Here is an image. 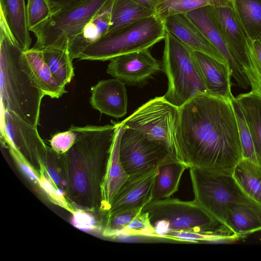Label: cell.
Segmentation results:
<instances>
[{
    "mask_svg": "<svg viewBox=\"0 0 261 261\" xmlns=\"http://www.w3.org/2000/svg\"><path fill=\"white\" fill-rule=\"evenodd\" d=\"M179 110L176 140L181 162L188 168L232 175L243 155L231 100L200 94Z\"/></svg>",
    "mask_w": 261,
    "mask_h": 261,
    "instance_id": "1",
    "label": "cell"
},
{
    "mask_svg": "<svg viewBox=\"0 0 261 261\" xmlns=\"http://www.w3.org/2000/svg\"><path fill=\"white\" fill-rule=\"evenodd\" d=\"M118 126L114 123L69 128L76 139L63 153L62 162L67 167L69 194L81 205L92 206L96 201L101 207L102 185Z\"/></svg>",
    "mask_w": 261,
    "mask_h": 261,
    "instance_id": "2",
    "label": "cell"
},
{
    "mask_svg": "<svg viewBox=\"0 0 261 261\" xmlns=\"http://www.w3.org/2000/svg\"><path fill=\"white\" fill-rule=\"evenodd\" d=\"M22 52L0 14L1 110L14 112L37 127L45 95L23 69L20 63Z\"/></svg>",
    "mask_w": 261,
    "mask_h": 261,
    "instance_id": "3",
    "label": "cell"
},
{
    "mask_svg": "<svg viewBox=\"0 0 261 261\" xmlns=\"http://www.w3.org/2000/svg\"><path fill=\"white\" fill-rule=\"evenodd\" d=\"M163 21L156 15L139 19L87 44L79 53L80 60H110L123 54L148 49L164 39Z\"/></svg>",
    "mask_w": 261,
    "mask_h": 261,
    "instance_id": "4",
    "label": "cell"
},
{
    "mask_svg": "<svg viewBox=\"0 0 261 261\" xmlns=\"http://www.w3.org/2000/svg\"><path fill=\"white\" fill-rule=\"evenodd\" d=\"M164 40L162 67L168 79L165 99L180 107L198 94L211 95L194 50L166 31Z\"/></svg>",
    "mask_w": 261,
    "mask_h": 261,
    "instance_id": "5",
    "label": "cell"
},
{
    "mask_svg": "<svg viewBox=\"0 0 261 261\" xmlns=\"http://www.w3.org/2000/svg\"><path fill=\"white\" fill-rule=\"evenodd\" d=\"M142 212L148 214L158 238H164L172 230L212 231L221 224L195 199L183 201L168 198L151 200L144 206Z\"/></svg>",
    "mask_w": 261,
    "mask_h": 261,
    "instance_id": "6",
    "label": "cell"
},
{
    "mask_svg": "<svg viewBox=\"0 0 261 261\" xmlns=\"http://www.w3.org/2000/svg\"><path fill=\"white\" fill-rule=\"evenodd\" d=\"M114 0H89L66 12L51 15L32 29L36 41L33 48H58L69 51V45L81 35L84 26L96 15L111 9Z\"/></svg>",
    "mask_w": 261,
    "mask_h": 261,
    "instance_id": "7",
    "label": "cell"
},
{
    "mask_svg": "<svg viewBox=\"0 0 261 261\" xmlns=\"http://www.w3.org/2000/svg\"><path fill=\"white\" fill-rule=\"evenodd\" d=\"M179 118V107L162 96L143 104L121 123L142 133L149 140L164 145L172 158L181 162L176 140Z\"/></svg>",
    "mask_w": 261,
    "mask_h": 261,
    "instance_id": "8",
    "label": "cell"
},
{
    "mask_svg": "<svg viewBox=\"0 0 261 261\" xmlns=\"http://www.w3.org/2000/svg\"><path fill=\"white\" fill-rule=\"evenodd\" d=\"M189 169L194 199L214 219L228 226L229 206L249 197L232 175L196 167Z\"/></svg>",
    "mask_w": 261,
    "mask_h": 261,
    "instance_id": "9",
    "label": "cell"
},
{
    "mask_svg": "<svg viewBox=\"0 0 261 261\" xmlns=\"http://www.w3.org/2000/svg\"><path fill=\"white\" fill-rule=\"evenodd\" d=\"M122 126L119 157L128 175L165 162L176 161L164 145L149 140L142 133L122 123Z\"/></svg>",
    "mask_w": 261,
    "mask_h": 261,
    "instance_id": "10",
    "label": "cell"
},
{
    "mask_svg": "<svg viewBox=\"0 0 261 261\" xmlns=\"http://www.w3.org/2000/svg\"><path fill=\"white\" fill-rule=\"evenodd\" d=\"M1 141L31 165H43L47 146L37 127L9 111L1 110Z\"/></svg>",
    "mask_w": 261,
    "mask_h": 261,
    "instance_id": "11",
    "label": "cell"
},
{
    "mask_svg": "<svg viewBox=\"0 0 261 261\" xmlns=\"http://www.w3.org/2000/svg\"><path fill=\"white\" fill-rule=\"evenodd\" d=\"M110 61L107 73L130 86L144 85L161 67L149 48L119 55Z\"/></svg>",
    "mask_w": 261,
    "mask_h": 261,
    "instance_id": "12",
    "label": "cell"
},
{
    "mask_svg": "<svg viewBox=\"0 0 261 261\" xmlns=\"http://www.w3.org/2000/svg\"><path fill=\"white\" fill-rule=\"evenodd\" d=\"M185 14L226 60L231 71V76L238 86L247 89L250 86L248 79L242 67L234 59L226 39L214 18L211 6L199 8Z\"/></svg>",
    "mask_w": 261,
    "mask_h": 261,
    "instance_id": "13",
    "label": "cell"
},
{
    "mask_svg": "<svg viewBox=\"0 0 261 261\" xmlns=\"http://www.w3.org/2000/svg\"><path fill=\"white\" fill-rule=\"evenodd\" d=\"M158 166L148 168L129 175L115 197L108 214L143 207L151 201V192Z\"/></svg>",
    "mask_w": 261,
    "mask_h": 261,
    "instance_id": "14",
    "label": "cell"
},
{
    "mask_svg": "<svg viewBox=\"0 0 261 261\" xmlns=\"http://www.w3.org/2000/svg\"><path fill=\"white\" fill-rule=\"evenodd\" d=\"M20 63L33 85L45 96L59 98L67 92L66 85L53 75L40 50L32 47L23 51Z\"/></svg>",
    "mask_w": 261,
    "mask_h": 261,
    "instance_id": "15",
    "label": "cell"
},
{
    "mask_svg": "<svg viewBox=\"0 0 261 261\" xmlns=\"http://www.w3.org/2000/svg\"><path fill=\"white\" fill-rule=\"evenodd\" d=\"M90 102L102 114L116 118L127 113V95L125 84L114 78L98 82L91 88Z\"/></svg>",
    "mask_w": 261,
    "mask_h": 261,
    "instance_id": "16",
    "label": "cell"
},
{
    "mask_svg": "<svg viewBox=\"0 0 261 261\" xmlns=\"http://www.w3.org/2000/svg\"><path fill=\"white\" fill-rule=\"evenodd\" d=\"M163 21L166 31L174 35L193 50L206 54L229 65L221 54L209 42L201 31L185 13L167 16Z\"/></svg>",
    "mask_w": 261,
    "mask_h": 261,
    "instance_id": "17",
    "label": "cell"
},
{
    "mask_svg": "<svg viewBox=\"0 0 261 261\" xmlns=\"http://www.w3.org/2000/svg\"><path fill=\"white\" fill-rule=\"evenodd\" d=\"M205 86L211 95L231 100V71L229 65L194 50Z\"/></svg>",
    "mask_w": 261,
    "mask_h": 261,
    "instance_id": "18",
    "label": "cell"
},
{
    "mask_svg": "<svg viewBox=\"0 0 261 261\" xmlns=\"http://www.w3.org/2000/svg\"><path fill=\"white\" fill-rule=\"evenodd\" d=\"M227 224L241 239L261 230V204L247 197L230 205Z\"/></svg>",
    "mask_w": 261,
    "mask_h": 261,
    "instance_id": "19",
    "label": "cell"
},
{
    "mask_svg": "<svg viewBox=\"0 0 261 261\" xmlns=\"http://www.w3.org/2000/svg\"><path fill=\"white\" fill-rule=\"evenodd\" d=\"M122 126L121 122L118 123L117 133L102 185L101 208L107 211L110 209L115 197L129 176L119 157V142Z\"/></svg>",
    "mask_w": 261,
    "mask_h": 261,
    "instance_id": "20",
    "label": "cell"
},
{
    "mask_svg": "<svg viewBox=\"0 0 261 261\" xmlns=\"http://www.w3.org/2000/svg\"><path fill=\"white\" fill-rule=\"evenodd\" d=\"M0 14L16 42L23 51L30 49L32 39L28 27L25 0H0Z\"/></svg>",
    "mask_w": 261,
    "mask_h": 261,
    "instance_id": "21",
    "label": "cell"
},
{
    "mask_svg": "<svg viewBox=\"0 0 261 261\" xmlns=\"http://www.w3.org/2000/svg\"><path fill=\"white\" fill-rule=\"evenodd\" d=\"M188 167L183 163L172 161L158 166L151 192V200L170 198L178 190L179 183Z\"/></svg>",
    "mask_w": 261,
    "mask_h": 261,
    "instance_id": "22",
    "label": "cell"
},
{
    "mask_svg": "<svg viewBox=\"0 0 261 261\" xmlns=\"http://www.w3.org/2000/svg\"><path fill=\"white\" fill-rule=\"evenodd\" d=\"M248 124L257 164L261 165V96L251 92L235 97Z\"/></svg>",
    "mask_w": 261,
    "mask_h": 261,
    "instance_id": "23",
    "label": "cell"
},
{
    "mask_svg": "<svg viewBox=\"0 0 261 261\" xmlns=\"http://www.w3.org/2000/svg\"><path fill=\"white\" fill-rule=\"evenodd\" d=\"M232 176L248 197L261 204V165L242 158L235 166Z\"/></svg>",
    "mask_w": 261,
    "mask_h": 261,
    "instance_id": "24",
    "label": "cell"
},
{
    "mask_svg": "<svg viewBox=\"0 0 261 261\" xmlns=\"http://www.w3.org/2000/svg\"><path fill=\"white\" fill-rule=\"evenodd\" d=\"M232 3L247 37L261 39V0H232Z\"/></svg>",
    "mask_w": 261,
    "mask_h": 261,
    "instance_id": "25",
    "label": "cell"
},
{
    "mask_svg": "<svg viewBox=\"0 0 261 261\" xmlns=\"http://www.w3.org/2000/svg\"><path fill=\"white\" fill-rule=\"evenodd\" d=\"M155 13L132 0H114L111 8V25L107 33Z\"/></svg>",
    "mask_w": 261,
    "mask_h": 261,
    "instance_id": "26",
    "label": "cell"
},
{
    "mask_svg": "<svg viewBox=\"0 0 261 261\" xmlns=\"http://www.w3.org/2000/svg\"><path fill=\"white\" fill-rule=\"evenodd\" d=\"M208 6L233 8L232 0H165L159 2L155 15L163 20L172 15L186 13Z\"/></svg>",
    "mask_w": 261,
    "mask_h": 261,
    "instance_id": "27",
    "label": "cell"
},
{
    "mask_svg": "<svg viewBox=\"0 0 261 261\" xmlns=\"http://www.w3.org/2000/svg\"><path fill=\"white\" fill-rule=\"evenodd\" d=\"M53 75L66 85L74 75L72 59L68 50L50 47L40 50Z\"/></svg>",
    "mask_w": 261,
    "mask_h": 261,
    "instance_id": "28",
    "label": "cell"
},
{
    "mask_svg": "<svg viewBox=\"0 0 261 261\" xmlns=\"http://www.w3.org/2000/svg\"><path fill=\"white\" fill-rule=\"evenodd\" d=\"M110 25L111 9L101 12L90 20L84 26L81 35L72 41V44L80 51L87 44L105 35Z\"/></svg>",
    "mask_w": 261,
    "mask_h": 261,
    "instance_id": "29",
    "label": "cell"
},
{
    "mask_svg": "<svg viewBox=\"0 0 261 261\" xmlns=\"http://www.w3.org/2000/svg\"><path fill=\"white\" fill-rule=\"evenodd\" d=\"M231 102L237 122L240 140L242 149L243 158L257 163L252 139L243 114L233 97Z\"/></svg>",
    "mask_w": 261,
    "mask_h": 261,
    "instance_id": "30",
    "label": "cell"
},
{
    "mask_svg": "<svg viewBox=\"0 0 261 261\" xmlns=\"http://www.w3.org/2000/svg\"><path fill=\"white\" fill-rule=\"evenodd\" d=\"M143 207H137L108 214V219L104 234L117 237L136 216L141 213Z\"/></svg>",
    "mask_w": 261,
    "mask_h": 261,
    "instance_id": "31",
    "label": "cell"
},
{
    "mask_svg": "<svg viewBox=\"0 0 261 261\" xmlns=\"http://www.w3.org/2000/svg\"><path fill=\"white\" fill-rule=\"evenodd\" d=\"M145 236L158 238L155 230L152 225L148 214L141 212L136 216L125 228L121 230L117 237Z\"/></svg>",
    "mask_w": 261,
    "mask_h": 261,
    "instance_id": "32",
    "label": "cell"
},
{
    "mask_svg": "<svg viewBox=\"0 0 261 261\" xmlns=\"http://www.w3.org/2000/svg\"><path fill=\"white\" fill-rule=\"evenodd\" d=\"M26 14L30 31L47 19L51 16V12L46 0H27Z\"/></svg>",
    "mask_w": 261,
    "mask_h": 261,
    "instance_id": "33",
    "label": "cell"
},
{
    "mask_svg": "<svg viewBox=\"0 0 261 261\" xmlns=\"http://www.w3.org/2000/svg\"><path fill=\"white\" fill-rule=\"evenodd\" d=\"M75 133L69 129L53 135L50 140L51 148L57 152L65 153L73 146L75 142Z\"/></svg>",
    "mask_w": 261,
    "mask_h": 261,
    "instance_id": "34",
    "label": "cell"
},
{
    "mask_svg": "<svg viewBox=\"0 0 261 261\" xmlns=\"http://www.w3.org/2000/svg\"><path fill=\"white\" fill-rule=\"evenodd\" d=\"M72 223L75 227L86 231H91L95 228L96 221L94 217L82 210L74 212Z\"/></svg>",
    "mask_w": 261,
    "mask_h": 261,
    "instance_id": "35",
    "label": "cell"
},
{
    "mask_svg": "<svg viewBox=\"0 0 261 261\" xmlns=\"http://www.w3.org/2000/svg\"><path fill=\"white\" fill-rule=\"evenodd\" d=\"M50 8L51 15L66 12L87 2L89 0H46Z\"/></svg>",
    "mask_w": 261,
    "mask_h": 261,
    "instance_id": "36",
    "label": "cell"
},
{
    "mask_svg": "<svg viewBox=\"0 0 261 261\" xmlns=\"http://www.w3.org/2000/svg\"><path fill=\"white\" fill-rule=\"evenodd\" d=\"M9 148L11 154L24 174L31 181L38 182L39 178L31 165L24 160L15 150L9 147Z\"/></svg>",
    "mask_w": 261,
    "mask_h": 261,
    "instance_id": "37",
    "label": "cell"
},
{
    "mask_svg": "<svg viewBox=\"0 0 261 261\" xmlns=\"http://www.w3.org/2000/svg\"><path fill=\"white\" fill-rule=\"evenodd\" d=\"M42 189L48 195L51 196H54L56 188L53 181L49 178L45 176H42L39 178L38 182Z\"/></svg>",
    "mask_w": 261,
    "mask_h": 261,
    "instance_id": "38",
    "label": "cell"
},
{
    "mask_svg": "<svg viewBox=\"0 0 261 261\" xmlns=\"http://www.w3.org/2000/svg\"><path fill=\"white\" fill-rule=\"evenodd\" d=\"M250 40L254 54L261 70V39Z\"/></svg>",
    "mask_w": 261,
    "mask_h": 261,
    "instance_id": "39",
    "label": "cell"
},
{
    "mask_svg": "<svg viewBox=\"0 0 261 261\" xmlns=\"http://www.w3.org/2000/svg\"><path fill=\"white\" fill-rule=\"evenodd\" d=\"M135 2L155 11L159 0H132Z\"/></svg>",
    "mask_w": 261,
    "mask_h": 261,
    "instance_id": "40",
    "label": "cell"
},
{
    "mask_svg": "<svg viewBox=\"0 0 261 261\" xmlns=\"http://www.w3.org/2000/svg\"><path fill=\"white\" fill-rule=\"evenodd\" d=\"M46 171L49 178L55 184L60 185L61 184L62 180L61 178L60 174L56 170L53 168H48Z\"/></svg>",
    "mask_w": 261,
    "mask_h": 261,
    "instance_id": "41",
    "label": "cell"
},
{
    "mask_svg": "<svg viewBox=\"0 0 261 261\" xmlns=\"http://www.w3.org/2000/svg\"><path fill=\"white\" fill-rule=\"evenodd\" d=\"M64 192L60 188H56L53 198L61 204H65L64 199Z\"/></svg>",
    "mask_w": 261,
    "mask_h": 261,
    "instance_id": "42",
    "label": "cell"
},
{
    "mask_svg": "<svg viewBox=\"0 0 261 261\" xmlns=\"http://www.w3.org/2000/svg\"><path fill=\"white\" fill-rule=\"evenodd\" d=\"M165 1V0H159V2H160V1Z\"/></svg>",
    "mask_w": 261,
    "mask_h": 261,
    "instance_id": "43",
    "label": "cell"
}]
</instances>
